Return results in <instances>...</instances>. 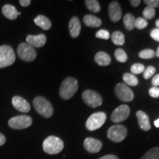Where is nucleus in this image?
<instances>
[{
  "mask_svg": "<svg viewBox=\"0 0 159 159\" xmlns=\"http://www.w3.org/2000/svg\"><path fill=\"white\" fill-rule=\"evenodd\" d=\"M78 90V82L73 77H66L61 83L59 89V95L63 99H71Z\"/></svg>",
  "mask_w": 159,
  "mask_h": 159,
  "instance_id": "1",
  "label": "nucleus"
},
{
  "mask_svg": "<svg viewBox=\"0 0 159 159\" xmlns=\"http://www.w3.org/2000/svg\"><path fill=\"white\" fill-rule=\"evenodd\" d=\"M64 148L63 142L58 137L48 136L43 142V150L47 153L55 155L61 152Z\"/></svg>",
  "mask_w": 159,
  "mask_h": 159,
  "instance_id": "2",
  "label": "nucleus"
},
{
  "mask_svg": "<svg viewBox=\"0 0 159 159\" xmlns=\"http://www.w3.org/2000/svg\"><path fill=\"white\" fill-rule=\"evenodd\" d=\"M33 106L35 111L45 118H49L53 115V107L50 102L43 97H36L33 99Z\"/></svg>",
  "mask_w": 159,
  "mask_h": 159,
  "instance_id": "3",
  "label": "nucleus"
},
{
  "mask_svg": "<svg viewBox=\"0 0 159 159\" xmlns=\"http://www.w3.org/2000/svg\"><path fill=\"white\" fill-rule=\"evenodd\" d=\"M16 55L13 48L8 45L0 46V69L13 64Z\"/></svg>",
  "mask_w": 159,
  "mask_h": 159,
  "instance_id": "4",
  "label": "nucleus"
},
{
  "mask_svg": "<svg viewBox=\"0 0 159 159\" xmlns=\"http://www.w3.org/2000/svg\"><path fill=\"white\" fill-rule=\"evenodd\" d=\"M107 116L104 112H97L91 114L87 119L85 127L90 131L96 130L100 128L106 121Z\"/></svg>",
  "mask_w": 159,
  "mask_h": 159,
  "instance_id": "5",
  "label": "nucleus"
},
{
  "mask_svg": "<svg viewBox=\"0 0 159 159\" xmlns=\"http://www.w3.org/2000/svg\"><path fill=\"white\" fill-rule=\"evenodd\" d=\"M18 55L24 61L30 62L36 58L37 53L34 47L27 43H21L17 49Z\"/></svg>",
  "mask_w": 159,
  "mask_h": 159,
  "instance_id": "6",
  "label": "nucleus"
},
{
  "mask_svg": "<svg viewBox=\"0 0 159 159\" xmlns=\"http://www.w3.org/2000/svg\"><path fill=\"white\" fill-rule=\"evenodd\" d=\"M128 130L125 126L121 125H116L111 126L108 129L107 136L108 138L114 142H121L126 138Z\"/></svg>",
  "mask_w": 159,
  "mask_h": 159,
  "instance_id": "7",
  "label": "nucleus"
},
{
  "mask_svg": "<svg viewBox=\"0 0 159 159\" xmlns=\"http://www.w3.org/2000/svg\"><path fill=\"white\" fill-rule=\"evenodd\" d=\"M33 119L27 115H20L12 118L8 121V125L11 128L16 130H21L31 126Z\"/></svg>",
  "mask_w": 159,
  "mask_h": 159,
  "instance_id": "8",
  "label": "nucleus"
},
{
  "mask_svg": "<svg viewBox=\"0 0 159 159\" xmlns=\"http://www.w3.org/2000/svg\"><path fill=\"white\" fill-rule=\"evenodd\" d=\"M82 98L85 104L91 108H97L100 106L102 103V97L96 91L90 89L83 91Z\"/></svg>",
  "mask_w": 159,
  "mask_h": 159,
  "instance_id": "9",
  "label": "nucleus"
},
{
  "mask_svg": "<svg viewBox=\"0 0 159 159\" xmlns=\"http://www.w3.org/2000/svg\"><path fill=\"white\" fill-rule=\"evenodd\" d=\"M115 94L117 97L123 102H131L134 98L133 91L128 85L122 83H119L115 87Z\"/></svg>",
  "mask_w": 159,
  "mask_h": 159,
  "instance_id": "10",
  "label": "nucleus"
},
{
  "mask_svg": "<svg viewBox=\"0 0 159 159\" xmlns=\"http://www.w3.org/2000/svg\"><path fill=\"white\" fill-rule=\"evenodd\" d=\"M130 114V109L128 105H121L115 109L111 114V120L114 122L119 123L126 120Z\"/></svg>",
  "mask_w": 159,
  "mask_h": 159,
  "instance_id": "11",
  "label": "nucleus"
},
{
  "mask_svg": "<svg viewBox=\"0 0 159 159\" xmlns=\"http://www.w3.org/2000/svg\"><path fill=\"white\" fill-rule=\"evenodd\" d=\"M83 145L85 150L90 153H97L99 152L102 148V144L98 139L89 137L85 139Z\"/></svg>",
  "mask_w": 159,
  "mask_h": 159,
  "instance_id": "12",
  "label": "nucleus"
},
{
  "mask_svg": "<svg viewBox=\"0 0 159 159\" xmlns=\"http://www.w3.org/2000/svg\"><path fill=\"white\" fill-rule=\"evenodd\" d=\"M12 104L17 111L22 113H28L30 111V103L19 96H15L12 99Z\"/></svg>",
  "mask_w": 159,
  "mask_h": 159,
  "instance_id": "13",
  "label": "nucleus"
},
{
  "mask_svg": "<svg viewBox=\"0 0 159 159\" xmlns=\"http://www.w3.org/2000/svg\"><path fill=\"white\" fill-rule=\"evenodd\" d=\"M108 13L111 20L114 22H116L121 19L122 13L118 2H111L108 7Z\"/></svg>",
  "mask_w": 159,
  "mask_h": 159,
  "instance_id": "14",
  "label": "nucleus"
},
{
  "mask_svg": "<svg viewBox=\"0 0 159 159\" xmlns=\"http://www.w3.org/2000/svg\"><path fill=\"white\" fill-rule=\"evenodd\" d=\"M27 43L33 47H42L47 42V37L44 34H39L37 35H29L26 39Z\"/></svg>",
  "mask_w": 159,
  "mask_h": 159,
  "instance_id": "15",
  "label": "nucleus"
},
{
  "mask_svg": "<svg viewBox=\"0 0 159 159\" xmlns=\"http://www.w3.org/2000/svg\"><path fill=\"white\" fill-rule=\"evenodd\" d=\"M69 29L70 35L73 39H76L80 34L81 24L77 16L72 17L69 23Z\"/></svg>",
  "mask_w": 159,
  "mask_h": 159,
  "instance_id": "16",
  "label": "nucleus"
},
{
  "mask_svg": "<svg viewBox=\"0 0 159 159\" xmlns=\"http://www.w3.org/2000/svg\"><path fill=\"white\" fill-rule=\"evenodd\" d=\"M136 117L138 119V123L139 127L142 130L144 131H148L151 129V125L150 123V119L148 115L142 111H138L136 112Z\"/></svg>",
  "mask_w": 159,
  "mask_h": 159,
  "instance_id": "17",
  "label": "nucleus"
},
{
  "mask_svg": "<svg viewBox=\"0 0 159 159\" xmlns=\"http://www.w3.org/2000/svg\"><path fill=\"white\" fill-rule=\"evenodd\" d=\"M94 60L96 63L102 66H108L111 62V58L110 55L107 54L105 52H98L94 56Z\"/></svg>",
  "mask_w": 159,
  "mask_h": 159,
  "instance_id": "18",
  "label": "nucleus"
},
{
  "mask_svg": "<svg viewBox=\"0 0 159 159\" xmlns=\"http://www.w3.org/2000/svg\"><path fill=\"white\" fill-rule=\"evenodd\" d=\"M2 11L3 15L8 19H11V20L16 19L18 16L17 10L16 9L14 6L11 5H4Z\"/></svg>",
  "mask_w": 159,
  "mask_h": 159,
  "instance_id": "19",
  "label": "nucleus"
},
{
  "mask_svg": "<svg viewBox=\"0 0 159 159\" xmlns=\"http://www.w3.org/2000/svg\"><path fill=\"white\" fill-rule=\"evenodd\" d=\"M83 22L87 27H98L102 25V21L93 15H85L83 17Z\"/></svg>",
  "mask_w": 159,
  "mask_h": 159,
  "instance_id": "20",
  "label": "nucleus"
},
{
  "mask_svg": "<svg viewBox=\"0 0 159 159\" xmlns=\"http://www.w3.org/2000/svg\"><path fill=\"white\" fill-rule=\"evenodd\" d=\"M34 22L39 27H41L44 30H48L51 28L52 24L50 20L48 18L44 16L43 15H39L35 18L34 20Z\"/></svg>",
  "mask_w": 159,
  "mask_h": 159,
  "instance_id": "21",
  "label": "nucleus"
},
{
  "mask_svg": "<svg viewBox=\"0 0 159 159\" xmlns=\"http://www.w3.org/2000/svg\"><path fill=\"white\" fill-rule=\"evenodd\" d=\"M135 21H136V19L130 13H127L123 18V23H124L125 28L128 30H132L135 28Z\"/></svg>",
  "mask_w": 159,
  "mask_h": 159,
  "instance_id": "22",
  "label": "nucleus"
},
{
  "mask_svg": "<svg viewBox=\"0 0 159 159\" xmlns=\"http://www.w3.org/2000/svg\"><path fill=\"white\" fill-rule=\"evenodd\" d=\"M111 41L115 45L122 46L125 43V35L122 32L115 31L111 35Z\"/></svg>",
  "mask_w": 159,
  "mask_h": 159,
  "instance_id": "23",
  "label": "nucleus"
},
{
  "mask_svg": "<svg viewBox=\"0 0 159 159\" xmlns=\"http://www.w3.org/2000/svg\"><path fill=\"white\" fill-rule=\"evenodd\" d=\"M85 4L86 7L93 13H99L101 10L100 5L97 0H85Z\"/></svg>",
  "mask_w": 159,
  "mask_h": 159,
  "instance_id": "24",
  "label": "nucleus"
},
{
  "mask_svg": "<svg viewBox=\"0 0 159 159\" xmlns=\"http://www.w3.org/2000/svg\"><path fill=\"white\" fill-rule=\"evenodd\" d=\"M123 80L125 83V84L131 85V86H136L139 83V80L136 77V75L131 74V73H125L123 75Z\"/></svg>",
  "mask_w": 159,
  "mask_h": 159,
  "instance_id": "25",
  "label": "nucleus"
},
{
  "mask_svg": "<svg viewBox=\"0 0 159 159\" xmlns=\"http://www.w3.org/2000/svg\"><path fill=\"white\" fill-rule=\"evenodd\" d=\"M141 159H159V148H151L142 157Z\"/></svg>",
  "mask_w": 159,
  "mask_h": 159,
  "instance_id": "26",
  "label": "nucleus"
},
{
  "mask_svg": "<svg viewBox=\"0 0 159 159\" xmlns=\"http://www.w3.org/2000/svg\"><path fill=\"white\" fill-rule=\"evenodd\" d=\"M115 57L119 62L120 63H125L126 62L127 60H128V55L127 53L125 52V51L122 49H117L115 51Z\"/></svg>",
  "mask_w": 159,
  "mask_h": 159,
  "instance_id": "27",
  "label": "nucleus"
},
{
  "mask_svg": "<svg viewBox=\"0 0 159 159\" xmlns=\"http://www.w3.org/2000/svg\"><path fill=\"white\" fill-rule=\"evenodd\" d=\"M139 56L142 59H151L156 56V52L152 49H147L141 51L139 53Z\"/></svg>",
  "mask_w": 159,
  "mask_h": 159,
  "instance_id": "28",
  "label": "nucleus"
},
{
  "mask_svg": "<svg viewBox=\"0 0 159 159\" xmlns=\"http://www.w3.org/2000/svg\"><path fill=\"white\" fill-rule=\"evenodd\" d=\"M156 16V10L147 6L143 11V16L145 19H152Z\"/></svg>",
  "mask_w": 159,
  "mask_h": 159,
  "instance_id": "29",
  "label": "nucleus"
},
{
  "mask_svg": "<svg viewBox=\"0 0 159 159\" xmlns=\"http://www.w3.org/2000/svg\"><path fill=\"white\" fill-rule=\"evenodd\" d=\"M148 25V22L146 19L142 17L137 18L135 21V27L139 30H143L146 28Z\"/></svg>",
  "mask_w": 159,
  "mask_h": 159,
  "instance_id": "30",
  "label": "nucleus"
},
{
  "mask_svg": "<svg viewBox=\"0 0 159 159\" xmlns=\"http://www.w3.org/2000/svg\"><path fill=\"white\" fill-rule=\"evenodd\" d=\"M144 66L142 63H134V65L131 66L130 71L133 75H139L141 73L144 72Z\"/></svg>",
  "mask_w": 159,
  "mask_h": 159,
  "instance_id": "31",
  "label": "nucleus"
},
{
  "mask_svg": "<svg viewBox=\"0 0 159 159\" xmlns=\"http://www.w3.org/2000/svg\"><path fill=\"white\" fill-rule=\"evenodd\" d=\"M95 36L98 39H105V40H108L110 39V33L108 30H99L97 32L96 35Z\"/></svg>",
  "mask_w": 159,
  "mask_h": 159,
  "instance_id": "32",
  "label": "nucleus"
},
{
  "mask_svg": "<svg viewBox=\"0 0 159 159\" xmlns=\"http://www.w3.org/2000/svg\"><path fill=\"white\" fill-rule=\"evenodd\" d=\"M156 69L154 66H149L146 69H144V79H149L156 73Z\"/></svg>",
  "mask_w": 159,
  "mask_h": 159,
  "instance_id": "33",
  "label": "nucleus"
},
{
  "mask_svg": "<svg viewBox=\"0 0 159 159\" xmlns=\"http://www.w3.org/2000/svg\"><path fill=\"white\" fill-rule=\"evenodd\" d=\"M144 2L148 5V7H150L151 8H156L159 6L158 0H144Z\"/></svg>",
  "mask_w": 159,
  "mask_h": 159,
  "instance_id": "34",
  "label": "nucleus"
},
{
  "mask_svg": "<svg viewBox=\"0 0 159 159\" xmlns=\"http://www.w3.org/2000/svg\"><path fill=\"white\" fill-rule=\"evenodd\" d=\"M149 94L153 98H158L159 97V88L158 87H152L149 90Z\"/></svg>",
  "mask_w": 159,
  "mask_h": 159,
  "instance_id": "35",
  "label": "nucleus"
},
{
  "mask_svg": "<svg viewBox=\"0 0 159 159\" xmlns=\"http://www.w3.org/2000/svg\"><path fill=\"white\" fill-rule=\"evenodd\" d=\"M150 36L152 37V39L155 41L159 42V29L155 28L150 32Z\"/></svg>",
  "mask_w": 159,
  "mask_h": 159,
  "instance_id": "36",
  "label": "nucleus"
},
{
  "mask_svg": "<svg viewBox=\"0 0 159 159\" xmlns=\"http://www.w3.org/2000/svg\"><path fill=\"white\" fill-rule=\"evenodd\" d=\"M152 84L154 85V87H158V85H159V74L155 75L153 77L152 80Z\"/></svg>",
  "mask_w": 159,
  "mask_h": 159,
  "instance_id": "37",
  "label": "nucleus"
},
{
  "mask_svg": "<svg viewBox=\"0 0 159 159\" xmlns=\"http://www.w3.org/2000/svg\"><path fill=\"white\" fill-rule=\"evenodd\" d=\"M19 3L22 7H27L31 3V1L30 0H20Z\"/></svg>",
  "mask_w": 159,
  "mask_h": 159,
  "instance_id": "38",
  "label": "nucleus"
},
{
  "mask_svg": "<svg viewBox=\"0 0 159 159\" xmlns=\"http://www.w3.org/2000/svg\"><path fill=\"white\" fill-rule=\"evenodd\" d=\"M99 159H119L116 156H114V155H107V156H102Z\"/></svg>",
  "mask_w": 159,
  "mask_h": 159,
  "instance_id": "39",
  "label": "nucleus"
},
{
  "mask_svg": "<svg viewBox=\"0 0 159 159\" xmlns=\"http://www.w3.org/2000/svg\"><path fill=\"white\" fill-rule=\"evenodd\" d=\"M5 142H6L5 136H4L2 134L0 133V146H2L3 144H5Z\"/></svg>",
  "mask_w": 159,
  "mask_h": 159,
  "instance_id": "40",
  "label": "nucleus"
},
{
  "mask_svg": "<svg viewBox=\"0 0 159 159\" xmlns=\"http://www.w3.org/2000/svg\"><path fill=\"white\" fill-rule=\"evenodd\" d=\"M130 2L133 7H137V6L140 5L141 1L140 0H131V1H130Z\"/></svg>",
  "mask_w": 159,
  "mask_h": 159,
  "instance_id": "41",
  "label": "nucleus"
},
{
  "mask_svg": "<svg viewBox=\"0 0 159 159\" xmlns=\"http://www.w3.org/2000/svg\"><path fill=\"white\" fill-rule=\"evenodd\" d=\"M154 125L156 128H159V119L154 121Z\"/></svg>",
  "mask_w": 159,
  "mask_h": 159,
  "instance_id": "42",
  "label": "nucleus"
},
{
  "mask_svg": "<svg viewBox=\"0 0 159 159\" xmlns=\"http://www.w3.org/2000/svg\"><path fill=\"white\" fill-rule=\"evenodd\" d=\"M156 25L157 28L159 29V19L156 20Z\"/></svg>",
  "mask_w": 159,
  "mask_h": 159,
  "instance_id": "43",
  "label": "nucleus"
},
{
  "mask_svg": "<svg viewBox=\"0 0 159 159\" xmlns=\"http://www.w3.org/2000/svg\"><path fill=\"white\" fill-rule=\"evenodd\" d=\"M156 56L159 57V47H158V48L157 49V51H156Z\"/></svg>",
  "mask_w": 159,
  "mask_h": 159,
  "instance_id": "44",
  "label": "nucleus"
},
{
  "mask_svg": "<svg viewBox=\"0 0 159 159\" xmlns=\"http://www.w3.org/2000/svg\"><path fill=\"white\" fill-rule=\"evenodd\" d=\"M19 15H21V13H20V12H18V16Z\"/></svg>",
  "mask_w": 159,
  "mask_h": 159,
  "instance_id": "45",
  "label": "nucleus"
}]
</instances>
